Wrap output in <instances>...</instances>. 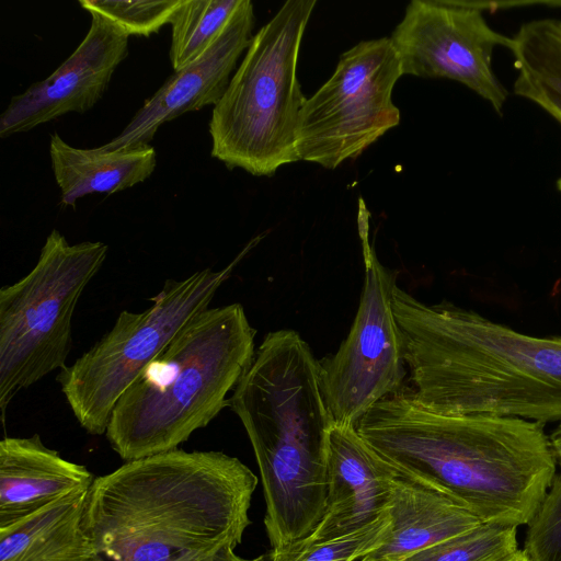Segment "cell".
<instances>
[{"label": "cell", "instance_id": "cell-1", "mask_svg": "<svg viewBox=\"0 0 561 561\" xmlns=\"http://www.w3.org/2000/svg\"><path fill=\"white\" fill-rule=\"evenodd\" d=\"M356 430L397 470L485 523L527 525L557 473L543 423L438 413L407 385L374 405Z\"/></svg>", "mask_w": 561, "mask_h": 561}, {"label": "cell", "instance_id": "cell-2", "mask_svg": "<svg viewBox=\"0 0 561 561\" xmlns=\"http://www.w3.org/2000/svg\"><path fill=\"white\" fill-rule=\"evenodd\" d=\"M256 485L237 457L176 448L96 477L84 526L103 561H198L241 543Z\"/></svg>", "mask_w": 561, "mask_h": 561}, {"label": "cell", "instance_id": "cell-3", "mask_svg": "<svg viewBox=\"0 0 561 561\" xmlns=\"http://www.w3.org/2000/svg\"><path fill=\"white\" fill-rule=\"evenodd\" d=\"M392 311L411 390L443 414L561 421V337L517 332L451 302L396 286Z\"/></svg>", "mask_w": 561, "mask_h": 561}, {"label": "cell", "instance_id": "cell-4", "mask_svg": "<svg viewBox=\"0 0 561 561\" xmlns=\"http://www.w3.org/2000/svg\"><path fill=\"white\" fill-rule=\"evenodd\" d=\"M253 447L266 504L268 556L309 537L327 496L334 425L322 394L319 362L294 330L270 332L229 398Z\"/></svg>", "mask_w": 561, "mask_h": 561}, {"label": "cell", "instance_id": "cell-5", "mask_svg": "<svg viewBox=\"0 0 561 561\" xmlns=\"http://www.w3.org/2000/svg\"><path fill=\"white\" fill-rule=\"evenodd\" d=\"M241 304L193 317L116 402L105 432L125 461L176 449L224 408L254 354Z\"/></svg>", "mask_w": 561, "mask_h": 561}, {"label": "cell", "instance_id": "cell-6", "mask_svg": "<svg viewBox=\"0 0 561 561\" xmlns=\"http://www.w3.org/2000/svg\"><path fill=\"white\" fill-rule=\"evenodd\" d=\"M316 0H288L253 36L213 107L211 157L228 169L272 176L298 160L296 137L305 104L297 62Z\"/></svg>", "mask_w": 561, "mask_h": 561}, {"label": "cell", "instance_id": "cell-7", "mask_svg": "<svg viewBox=\"0 0 561 561\" xmlns=\"http://www.w3.org/2000/svg\"><path fill=\"white\" fill-rule=\"evenodd\" d=\"M107 251L101 241L70 244L53 229L32 271L0 289L2 421L18 392L67 366L76 307Z\"/></svg>", "mask_w": 561, "mask_h": 561}, {"label": "cell", "instance_id": "cell-8", "mask_svg": "<svg viewBox=\"0 0 561 561\" xmlns=\"http://www.w3.org/2000/svg\"><path fill=\"white\" fill-rule=\"evenodd\" d=\"M244 253L219 271L206 267L181 280L168 279L147 309L123 310L108 332L59 371L61 392L85 432L105 434L121 396L181 329L209 307Z\"/></svg>", "mask_w": 561, "mask_h": 561}, {"label": "cell", "instance_id": "cell-9", "mask_svg": "<svg viewBox=\"0 0 561 561\" xmlns=\"http://www.w3.org/2000/svg\"><path fill=\"white\" fill-rule=\"evenodd\" d=\"M402 76L389 37L362 41L343 53L333 75L300 111L298 160L333 170L398 126L392 91Z\"/></svg>", "mask_w": 561, "mask_h": 561}, {"label": "cell", "instance_id": "cell-10", "mask_svg": "<svg viewBox=\"0 0 561 561\" xmlns=\"http://www.w3.org/2000/svg\"><path fill=\"white\" fill-rule=\"evenodd\" d=\"M365 280L351 330L339 350L319 359L320 385L334 424L356 427L378 402L405 383L400 331L391 298L397 271L365 244Z\"/></svg>", "mask_w": 561, "mask_h": 561}, {"label": "cell", "instance_id": "cell-11", "mask_svg": "<svg viewBox=\"0 0 561 561\" xmlns=\"http://www.w3.org/2000/svg\"><path fill=\"white\" fill-rule=\"evenodd\" d=\"M402 73L465 84L502 114L507 91L492 68L493 50L511 38L492 30L474 2L412 0L390 35Z\"/></svg>", "mask_w": 561, "mask_h": 561}, {"label": "cell", "instance_id": "cell-12", "mask_svg": "<svg viewBox=\"0 0 561 561\" xmlns=\"http://www.w3.org/2000/svg\"><path fill=\"white\" fill-rule=\"evenodd\" d=\"M129 36L91 13L88 33L75 51L46 79L14 95L0 116V137L30 131L65 114H82L106 92L128 55Z\"/></svg>", "mask_w": 561, "mask_h": 561}, {"label": "cell", "instance_id": "cell-13", "mask_svg": "<svg viewBox=\"0 0 561 561\" xmlns=\"http://www.w3.org/2000/svg\"><path fill=\"white\" fill-rule=\"evenodd\" d=\"M253 25V4L242 0L205 55L170 76L126 127L102 147L114 150L149 145L163 124L187 112L215 106L252 39Z\"/></svg>", "mask_w": 561, "mask_h": 561}, {"label": "cell", "instance_id": "cell-14", "mask_svg": "<svg viewBox=\"0 0 561 561\" xmlns=\"http://www.w3.org/2000/svg\"><path fill=\"white\" fill-rule=\"evenodd\" d=\"M397 470L357 432L334 424L329 440L327 496L322 518L300 542L346 536L388 515Z\"/></svg>", "mask_w": 561, "mask_h": 561}, {"label": "cell", "instance_id": "cell-15", "mask_svg": "<svg viewBox=\"0 0 561 561\" xmlns=\"http://www.w3.org/2000/svg\"><path fill=\"white\" fill-rule=\"evenodd\" d=\"M94 476L48 448L38 434L0 442V529L44 507L88 491Z\"/></svg>", "mask_w": 561, "mask_h": 561}, {"label": "cell", "instance_id": "cell-16", "mask_svg": "<svg viewBox=\"0 0 561 561\" xmlns=\"http://www.w3.org/2000/svg\"><path fill=\"white\" fill-rule=\"evenodd\" d=\"M388 517L381 545L357 561H404L484 523L448 495L399 470Z\"/></svg>", "mask_w": 561, "mask_h": 561}, {"label": "cell", "instance_id": "cell-17", "mask_svg": "<svg viewBox=\"0 0 561 561\" xmlns=\"http://www.w3.org/2000/svg\"><path fill=\"white\" fill-rule=\"evenodd\" d=\"M51 170L61 192V204L75 206L89 194H113L142 183L153 173L157 153L152 146L108 150L84 149L50 135Z\"/></svg>", "mask_w": 561, "mask_h": 561}, {"label": "cell", "instance_id": "cell-18", "mask_svg": "<svg viewBox=\"0 0 561 561\" xmlns=\"http://www.w3.org/2000/svg\"><path fill=\"white\" fill-rule=\"evenodd\" d=\"M89 490L1 528L0 561H103L84 526Z\"/></svg>", "mask_w": 561, "mask_h": 561}, {"label": "cell", "instance_id": "cell-19", "mask_svg": "<svg viewBox=\"0 0 561 561\" xmlns=\"http://www.w3.org/2000/svg\"><path fill=\"white\" fill-rule=\"evenodd\" d=\"M517 77L514 93L547 111L561 124V21L534 20L511 38Z\"/></svg>", "mask_w": 561, "mask_h": 561}, {"label": "cell", "instance_id": "cell-20", "mask_svg": "<svg viewBox=\"0 0 561 561\" xmlns=\"http://www.w3.org/2000/svg\"><path fill=\"white\" fill-rule=\"evenodd\" d=\"M242 0H183L171 21L174 72L199 59L215 43Z\"/></svg>", "mask_w": 561, "mask_h": 561}, {"label": "cell", "instance_id": "cell-21", "mask_svg": "<svg viewBox=\"0 0 561 561\" xmlns=\"http://www.w3.org/2000/svg\"><path fill=\"white\" fill-rule=\"evenodd\" d=\"M517 526L482 523L404 561H497L515 553Z\"/></svg>", "mask_w": 561, "mask_h": 561}, {"label": "cell", "instance_id": "cell-22", "mask_svg": "<svg viewBox=\"0 0 561 561\" xmlns=\"http://www.w3.org/2000/svg\"><path fill=\"white\" fill-rule=\"evenodd\" d=\"M183 0H80V7L118 26L128 36L148 37L171 23Z\"/></svg>", "mask_w": 561, "mask_h": 561}, {"label": "cell", "instance_id": "cell-23", "mask_svg": "<svg viewBox=\"0 0 561 561\" xmlns=\"http://www.w3.org/2000/svg\"><path fill=\"white\" fill-rule=\"evenodd\" d=\"M388 526L387 515L346 536L322 542H298L280 553L268 556L270 561H357L381 545Z\"/></svg>", "mask_w": 561, "mask_h": 561}, {"label": "cell", "instance_id": "cell-24", "mask_svg": "<svg viewBox=\"0 0 561 561\" xmlns=\"http://www.w3.org/2000/svg\"><path fill=\"white\" fill-rule=\"evenodd\" d=\"M527 525L523 551L529 561H561V471Z\"/></svg>", "mask_w": 561, "mask_h": 561}, {"label": "cell", "instance_id": "cell-25", "mask_svg": "<svg viewBox=\"0 0 561 561\" xmlns=\"http://www.w3.org/2000/svg\"><path fill=\"white\" fill-rule=\"evenodd\" d=\"M198 561H265V556L262 554L256 558L247 559L237 554L234 548L226 547L217 553Z\"/></svg>", "mask_w": 561, "mask_h": 561}, {"label": "cell", "instance_id": "cell-26", "mask_svg": "<svg viewBox=\"0 0 561 561\" xmlns=\"http://www.w3.org/2000/svg\"><path fill=\"white\" fill-rule=\"evenodd\" d=\"M549 438L557 458L561 459V423L554 428Z\"/></svg>", "mask_w": 561, "mask_h": 561}, {"label": "cell", "instance_id": "cell-27", "mask_svg": "<svg viewBox=\"0 0 561 561\" xmlns=\"http://www.w3.org/2000/svg\"><path fill=\"white\" fill-rule=\"evenodd\" d=\"M497 561H529V559L527 558L523 550H517L515 553Z\"/></svg>", "mask_w": 561, "mask_h": 561}, {"label": "cell", "instance_id": "cell-28", "mask_svg": "<svg viewBox=\"0 0 561 561\" xmlns=\"http://www.w3.org/2000/svg\"><path fill=\"white\" fill-rule=\"evenodd\" d=\"M557 186H558V190L561 192V179L558 180Z\"/></svg>", "mask_w": 561, "mask_h": 561}]
</instances>
